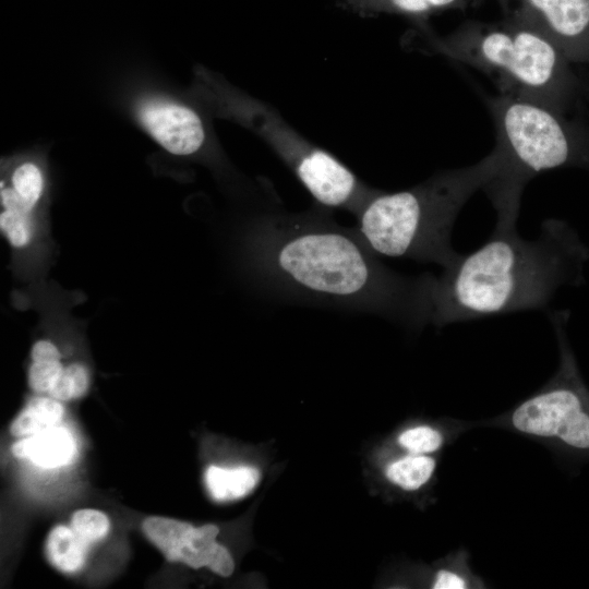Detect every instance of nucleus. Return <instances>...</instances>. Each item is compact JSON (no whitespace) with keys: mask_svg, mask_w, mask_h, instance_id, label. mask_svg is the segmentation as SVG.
Instances as JSON below:
<instances>
[{"mask_svg":"<svg viewBox=\"0 0 589 589\" xmlns=\"http://www.w3.org/2000/svg\"><path fill=\"white\" fill-rule=\"evenodd\" d=\"M31 358L32 361L61 360V353L52 341L40 339L33 345Z\"/></svg>","mask_w":589,"mask_h":589,"instance_id":"nucleus-24","label":"nucleus"},{"mask_svg":"<svg viewBox=\"0 0 589 589\" xmlns=\"http://www.w3.org/2000/svg\"><path fill=\"white\" fill-rule=\"evenodd\" d=\"M16 458L29 459L41 468H57L70 464L76 453L75 441L64 426L53 425L12 445Z\"/></svg>","mask_w":589,"mask_h":589,"instance_id":"nucleus-11","label":"nucleus"},{"mask_svg":"<svg viewBox=\"0 0 589 589\" xmlns=\"http://www.w3.org/2000/svg\"><path fill=\"white\" fill-rule=\"evenodd\" d=\"M428 39L434 52L493 77L501 94L565 115L580 100L582 83L573 63L549 37L519 17L468 21L445 36Z\"/></svg>","mask_w":589,"mask_h":589,"instance_id":"nucleus-4","label":"nucleus"},{"mask_svg":"<svg viewBox=\"0 0 589 589\" xmlns=\"http://www.w3.org/2000/svg\"><path fill=\"white\" fill-rule=\"evenodd\" d=\"M139 117L154 140L173 155H192L205 144L206 130L192 108L164 99L144 101Z\"/></svg>","mask_w":589,"mask_h":589,"instance_id":"nucleus-10","label":"nucleus"},{"mask_svg":"<svg viewBox=\"0 0 589 589\" xmlns=\"http://www.w3.org/2000/svg\"><path fill=\"white\" fill-rule=\"evenodd\" d=\"M254 262L266 284L311 301L430 323L433 275L400 276L385 267L357 228L313 213L266 215L255 230Z\"/></svg>","mask_w":589,"mask_h":589,"instance_id":"nucleus-1","label":"nucleus"},{"mask_svg":"<svg viewBox=\"0 0 589 589\" xmlns=\"http://www.w3.org/2000/svg\"><path fill=\"white\" fill-rule=\"evenodd\" d=\"M64 413L60 400L49 397H35L28 401L11 424L13 436L25 437L34 435L47 428L57 425Z\"/></svg>","mask_w":589,"mask_h":589,"instance_id":"nucleus-16","label":"nucleus"},{"mask_svg":"<svg viewBox=\"0 0 589 589\" xmlns=\"http://www.w3.org/2000/svg\"><path fill=\"white\" fill-rule=\"evenodd\" d=\"M500 169L484 189L496 216L518 217L525 185L564 167L589 171V124L507 94L488 97Z\"/></svg>","mask_w":589,"mask_h":589,"instance_id":"nucleus-5","label":"nucleus"},{"mask_svg":"<svg viewBox=\"0 0 589 589\" xmlns=\"http://www.w3.org/2000/svg\"><path fill=\"white\" fill-rule=\"evenodd\" d=\"M398 443L410 454L429 455L443 446L444 435L435 428L419 425L405 430Z\"/></svg>","mask_w":589,"mask_h":589,"instance_id":"nucleus-19","label":"nucleus"},{"mask_svg":"<svg viewBox=\"0 0 589 589\" xmlns=\"http://www.w3.org/2000/svg\"><path fill=\"white\" fill-rule=\"evenodd\" d=\"M260 481V471L250 466L223 468L209 466L205 471V484L217 502H229L244 497Z\"/></svg>","mask_w":589,"mask_h":589,"instance_id":"nucleus-14","label":"nucleus"},{"mask_svg":"<svg viewBox=\"0 0 589 589\" xmlns=\"http://www.w3.org/2000/svg\"><path fill=\"white\" fill-rule=\"evenodd\" d=\"M568 315L566 311L550 315L560 348L556 373L509 412L507 424L522 434L546 440L577 459L588 460L589 388L567 339Z\"/></svg>","mask_w":589,"mask_h":589,"instance_id":"nucleus-7","label":"nucleus"},{"mask_svg":"<svg viewBox=\"0 0 589 589\" xmlns=\"http://www.w3.org/2000/svg\"><path fill=\"white\" fill-rule=\"evenodd\" d=\"M142 528L169 562L183 563L195 569L208 567L224 577L235 569L230 553L216 541L219 529L215 525L194 527L188 521L151 516L144 519Z\"/></svg>","mask_w":589,"mask_h":589,"instance_id":"nucleus-9","label":"nucleus"},{"mask_svg":"<svg viewBox=\"0 0 589 589\" xmlns=\"http://www.w3.org/2000/svg\"><path fill=\"white\" fill-rule=\"evenodd\" d=\"M71 528L88 544L103 540L110 530L107 515L93 508H83L73 513Z\"/></svg>","mask_w":589,"mask_h":589,"instance_id":"nucleus-21","label":"nucleus"},{"mask_svg":"<svg viewBox=\"0 0 589 589\" xmlns=\"http://www.w3.org/2000/svg\"><path fill=\"white\" fill-rule=\"evenodd\" d=\"M436 461L429 455L410 454L390 462L386 477L404 490L413 491L424 485L433 476Z\"/></svg>","mask_w":589,"mask_h":589,"instance_id":"nucleus-17","label":"nucleus"},{"mask_svg":"<svg viewBox=\"0 0 589 589\" xmlns=\"http://www.w3.org/2000/svg\"><path fill=\"white\" fill-rule=\"evenodd\" d=\"M44 191V176L40 168L32 163L20 164L12 172L11 184L1 183L0 199L3 209L31 214Z\"/></svg>","mask_w":589,"mask_h":589,"instance_id":"nucleus-12","label":"nucleus"},{"mask_svg":"<svg viewBox=\"0 0 589 589\" xmlns=\"http://www.w3.org/2000/svg\"><path fill=\"white\" fill-rule=\"evenodd\" d=\"M352 10L362 14L390 13L424 19L445 10H465L471 0H344Z\"/></svg>","mask_w":589,"mask_h":589,"instance_id":"nucleus-13","label":"nucleus"},{"mask_svg":"<svg viewBox=\"0 0 589 589\" xmlns=\"http://www.w3.org/2000/svg\"><path fill=\"white\" fill-rule=\"evenodd\" d=\"M202 92L220 115L263 139L320 204L358 216L380 192L366 185L332 154L304 139L268 104L207 74L203 75Z\"/></svg>","mask_w":589,"mask_h":589,"instance_id":"nucleus-6","label":"nucleus"},{"mask_svg":"<svg viewBox=\"0 0 589 589\" xmlns=\"http://www.w3.org/2000/svg\"><path fill=\"white\" fill-rule=\"evenodd\" d=\"M470 576L460 567H447L436 572L432 581L434 589H466L471 587Z\"/></svg>","mask_w":589,"mask_h":589,"instance_id":"nucleus-23","label":"nucleus"},{"mask_svg":"<svg viewBox=\"0 0 589 589\" xmlns=\"http://www.w3.org/2000/svg\"><path fill=\"white\" fill-rule=\"evenodd\" d=\"M88 543L72 528L56 526L46 540V555L49 563L62 573L80 570L86 561Z\"/></svg>","mask_w":589,"mask_h":589,"instance_id":"nucleus-15","label":"nucleus"},{"mask_svg":"<svg viewBox=\"0 0 589 589\" xmlns=\"http://www.w3.org/2000/svg\"><path fill=\"white\" fill-rule=\"evenodd\" d=\"M63 368L60 360L32 361L27 373L29 387L35 393L49 394Z\"/></svg>","mask_w":589,"mask_h":589,"instance_id":"nucleus-22","label":"nucleus"},{"mask_svg":"<svg viewBox=\"0 0 589 589\" xmlns=\"http://www.w3.org/2000/svg\"><path fill=\"white\" fill-rule=\"evenodd\" d=\"M517 219L496 218L486 242L459 254L430 290V323L442 327L491 315L545 308L558 288L582 278L589 251L560 219L542 223L533 240L519 236Z\"/></svg>","mask_w":589,"mask_h":589,"instance_id":"nucleus-2","label":"nucleus"},{"mask_svg":"<svg viewBox=\"0 0 589 589\" xmlns=\"http://www.w3.org/2000/svg\"><path fill=\"white\" fill-rule=\"evenodd\" d=\"M486 0H471L478 4ZM505 15L529 23L572 63L589 64V0H494Z\"/></svg>","mask_w":589,"mask_h":589,"instance_id":"nucleus-8","label":"nucleus"},{"mask_svg":"<svg viewBox=\"0 0 589 589\" xmlns=\"http://www.w3.org/2000/svg\"><path fill=\"white\" fill-rule=\"evenodd\" d=\"M0 229L9 243L15 249L28 245L34 235L31 214L20 211L2 209Z\"/></svg>","mask_w":589,"mask_h":589,"instance_id":"nucleus-20","label":"nucleus"},{"mask_svg":"<svg viewBox=\"0 0 589 589\" xmlns=\"http://www.w3.org/2000/svg\"><path fill=\"white\" fill-rule=\"evenodd\" d=\"M495 148L473 165L437 172L398 192L380 190L358 214L357 230L376 254L448 267L455 220L467 201L484 191L500 169Z\"/></svg>","mask_w":589,"mask_h":589,"instance_id":"nucleus-3","label":"nucleus"},{"mask_svg":"<svg viewBox=\"0 0 589 589\" xmlns=\"http://www.w3.org/2000/svg\"><path fill=\"white\" fill-rule=\"evenodd\" d=\"M89 374L81 363L64 366L57 382L49 392V396L68 401L82 397L88 389Z\"/></svg>","mask_w":589,"mask_h":589,"instance_id":"nucleus-18","label":"nucleus"}]
</instances>
